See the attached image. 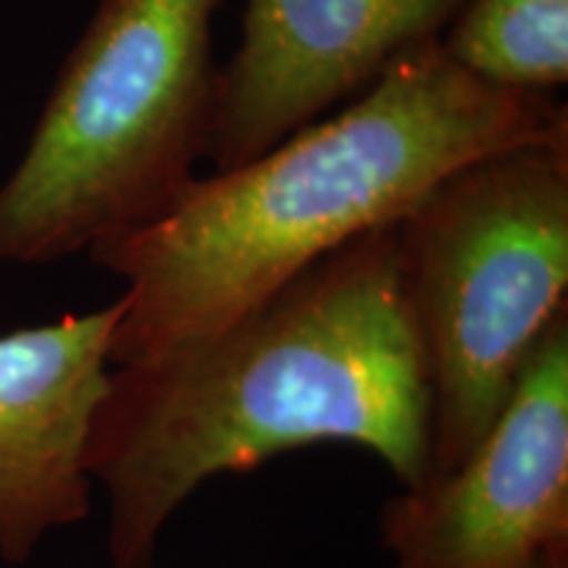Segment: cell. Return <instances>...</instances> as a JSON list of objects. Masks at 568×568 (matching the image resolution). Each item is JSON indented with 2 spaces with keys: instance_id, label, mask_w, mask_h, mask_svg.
I'll list each match as a JSON object with an SVG mask.
<instances>
[{
  "instance_id": "6da1fadb",
  "label": "cell",
  "mask_w": 568,
  "mask_h": 568,
  "mask_svg": "<svg viewBox=\"0 0 568 568\" xmlns=\"http://www.w3.org/2000/svg\"><path fill=\"white\" fill-rule=\"evenodd\" d=\"M314 445L374 453L400 487L429 474V385L397 274V224L324 255L232 324L116 366L88 471L109 495L113 568H155L205 481Z\"/></svg>"
},
{
  "instance_id": "52a82bcc",
  "label": "cell",
  "mask_w": 568,
  "mask_h": 568,
  "mask_svg": "<svg viewBox=\"0 0 568 568\" xmlns=\"http://www.w3.org/2000/svg\"><path fill=\"white\" fill-rule=\"evenodd\" d=\"M119 316L122 297L0 335V556L9 564L90 514L88 439Z\"/></svg>"
},
{
  "instance_id": "277c9868",
  "label": "cell",
  "mask_w": 568,
  "mask_h": 568,
  "mask_svg": "<svg viewBox=\"0 0 568 568\" xmlns=\"http://www.w3.org/2000/svg\"><path fill=\"white\" fill-rule=\"evenodd\" d=\"M429 385V474L468 456L568 311V134L466 163L397 222Z\"/></svg>"
},
{
  "instance_id": "5b68a950",
  "label": "cell",
  "mask_w": 568,
  "mask_h": 568,
  "mask_svg": "<svg viewBox=\"0 0 568 568\" xmlns=\"http://www.w3.org/2000/svg\"><path fill=\"white\" fill-rule=\"evenodd\" d=\"M379 531L395 568H524L568 542V311L468 456L389 497Z\"/></svg>"
},
{
  "instance_id": "7a4b0ae2",
  "label": "cell",
  "mask_w": 568,
  "mask_h": 568,
  "mask_svg": "<svg viewBox=\"0 0 568 568\" xmlns=\"http://www.w3.org/2000/svg\"><path fill=\"white\" fill-rule=\"evenodd\" d=\"M568 134L556 95L493 88L443 42L400 55L355 103L226 172L159 222L90 247L126 290L111 364L203 339L361 234L397 224L481 155Z\"/></svg>"
},
{
  "instance_id": "8992f818",
  "label": "cell",
  "mask_w": 568,
  "mask_h": 568,
  "mask_svg": "<svg viewBox=\"0 0 568 568\" xmlns=\"http://www.w3.org/2000/svg\"><path fill=\"white\" fill-rule=\"evenodd\" d=\"M466 0H247L205 159L237 169L443 38Z\"/></svg>"
},
{
  "instance_id": "3957f363",
  "label": "cell",
  "mask_w": 568,
  "mask_h": 568,
  "mask_svg": "<svg viewBox=\"0 0 568 568\" xmlns=\"http://www.w3.org/2000/svg\"><path fill=\"white\" fill-rule=\"evenodd\" d=\"M224 0H98L0 187V261L51 264L159 222L197 180Z\"/></svg>"
},
{
  "instance_id": "ba28073f",
  "label": "cell",
  "mask_w": 568,
  "mask_h": 568,
  "mask_svg": "<svg viewBox=\"0 0 568 568\" xmlns=\"http://www.w3.org/2000/svg\"><path fill=\"white\" fill-rule=\"evenodd\" d=\"M439 42L493 88L552 95L568 82V0H466Z\"/></svg>"
},
{
  "instance_id": "9c48e42d",
  "label": "cell",
  "mask_w": 568,
  "mask_h": 568,
  "mask_svg": "<svg viewBox=\"0 0 568 568\" xmlns=\"http://www.w3.org/2000/svg\"><path fill=\"white\" fill-rule=\"evenodd\" d=\"M524 568H568V542L552 545V548L542 550L529 566Z\"/></svg>"
}]
</instances>
